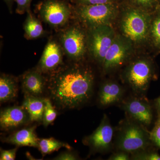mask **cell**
Instances as JSON below:
<instances>
[{"label":"cell","mask_w":160,"mask_h":160,"mask_svg":"<svg viewBox=\"0 0 160 160\" xmlns=\"http://www.w3.org/2000/svg\"><path fill=\"white\" fill-rule=\"evenodd\" d=\"M42 19L55 29H62L73 18L72 5L62 0H44L38 5Z\"/></svg>","instance_id":"7"},{"label":"cell","mask_w":160,"mask_h":160,"mask_svg":"<svg viewBox=\"0 0 160 160\" xmlns=\"http://www.w3.org/2000/svg\"><path fill=\"white\" fill-rule=\"evenodd\" d=\"M158 0H127V4L152 12L156 9Z\"/></svg>","instance_id":"24"},{"label":"cell","mask_w":160,"mask_h":160,"mask_svg":"<svg viewBox=\"0 0 160 160\" xmlns=\"http://www.w3.org/2000/svg\"><path fill=\"white\" fill-rule=\"evenodd\" d=\"M119 0H71L74 5H98V4H107V3L118 2Z\"/></svg>","instance_id":"26"},{"label":"cell","mask_w":160,"mask_h":160,"mask_svg":"<svg viewBox=\"0 0 160 160\" xmlns=\"http://www.w3.org/2000/svg\"><path fill=\"white\" fill-rule=\"evenodd\" d=\"M29 119V115L22 106L8 107L1 111L0 126L2 129L9 130L24 125Z\"/></svg>","instance_id":"14"},{"label":"cell","mask_w":160,"mask_h":160,"mask_svg":"<svg viewBox=\"0 0 160 160\" xmlns=\"http://www.w3.org/2000/svg\"><path fill=\"white\" fill-rule=\"evenodd\" d=\"M149 42L155 49L160 51V10L158 9L152 13Z\"/></svg>","instance_id":"20"},{"label":"cell","mask_w":160,"mask_h":160,"mask_svg":"<svg viewBox=\"0 0 160 160\" xmlns=\"http://www.w3.org/2000/svg\"><path fill=\"white\" fill-rule=\"evenodd\" d=\"M152 12L127 4L121 13L120 12L121 34L134 46L147 42L149 40Z\"/></svg>","instance_id":"2"},{"label":"cell","mask_w":160,"mask_h":160,"mask_svg":"<svg viewBox=\"0 0 160 160\" xmlns=\"http://www.w3.org/2000/svg\"><path fill=\"white\" fill-rule=\"evenodd\" d=\"M5 2L7 4L10 12H12V6H13V3L15 2V0H4Z\"/></svg>","instance_id":"32"},{"label":"cell","mask_w":160,"mask_h":160,"mask_svg":"<svg viewBox=\"0 0 160 160\" xmlns=\"http://www.w3.org/2000/svg\"><path fill=\"white\" fill-rule=\"evenodd\" d=\"M150 138L152 144L160 149V117H158L154 127L149 132Z\"/></svg>","instance_id":"25"},{"label":"cell","mask_w":160,"mask_h":160,"mask_svg":"<svg viewBox=\"0 0 160 160\" xmlns=\"http://www.w3.org/2000/svg\"><path fill=\"white\" fill-rule=\"evenodd\" d=\"M64 52L59 42L49 40L46 45L37 69L42 73H52L62 66Z\"/></svg>","instance_id":"12"},{"label":"cell","mask_w":160,"mask_h":160,"mask_svg":"<svg viewBox=\"0 0 160 160\" xmlns=\"http://www.w3.org/2000/svg\"><path fill=\"white\" fill-rule=\"evenodd\" d=\"M62 147H65L68 149H71V146L69 144L51 138L40 139L38 148L43 155L45 156L55 151H57Z\"/></svg>","instance_id":"21"},{"label":"cell","mask_w":160,"mask_h":160,"mask_svg":"<svg viewBox=\"0 0 160 160\" xmlns=\"http://www.w3.org/2000/svg\"><path fill=\"white\" fill-rule=\"evenodd\" d=\"M35 129V126H33L21 129L10 135L4 141L18 146H27L38 148L40 139L36 134Z\"/></svg>","instance_id":"16"},{"label":"cell","mask_w":160,"mask_h":160,"mask_svg":"<svg viewBox=\"0 0 160 160\" xmlns=\"http://www.w3.org/2000/svg\"><path fill=\"white\" fill-rule=\"evenodd\" d=\"M125 93V88L117 81L106 80L100 86L99 103L104 107L119 104L124 99Z\"/></svg>","instance_id":"13"},{"label":"cell","mask_w":160,"mask_h":160,"mask_svg":"<svg viewBox=\"0 0 160 160\" xmlns=\"http://www.w3.org/2000/svg\"><path fill=\"white\" fill-rule=\"evenodd\" d=\"M27 17L23 24L25 37L27 40L39 38L45 34L42 23L32 14L31 10L27 12Z\"/></svg>","instance_id":"18"},{"label":"cell","mask_w":160,"mask_h":160,"mask_svg":"<svg viewBox=\"0 0 160 160\" xmlns=\"http://www.w3.org/2000/svg\"><path fill=\"white\" fill-rule=\"evenodd\" d=\"M62 1H67V2H68V1H69V0H62ZM69 1H71V0H69Z\"/></svg>","instance_id":"34"},{"label":"cell","mask_w":160,"mask_h":160,"mask_svg":"<svg viewBox=\"0 0 160 160\" xmlns=\"http://www.w3.org/2000/svg\"><path fill=\"white\" fill-rule=\"evenodd\" d=\"M156 9L160 10V0H158V5Z\"/></svg>","instance_id":"33"},{"label":"cell","mask_w":160,"mask_h":160,"mask_svg":"<svg viewBox=\"0 0 160 160\" xmlns=\"http://www.w3.org/2000/svg\"><path fill=\"white\" fill-rule=\"evenodd\" d=\"M115 130L107 115L105 114L98 127L83 140L84 144L94 152L109 151L113 146Z\"/></svg>","instance_id":"11"},{"label":"cell","mask_w":160,"mask_h":160,"mask_svg":"<svg viewBox=\"0 0 160 160\" xmlns=\"http://www.w3.org/2000/svg\"><path fill=\"white\" fill-rule=\"evenodd\" d=\"M119 3L72 5L73 18L87 30L103 25H111L118 18Z\"/></svg>","instance_id":"4"},{"label":"cell","mask_w":160,"mask_h":160,"mask_svg":"<svg viewBox=\"0 0 160 160\" xmlns=\"http://www.w3.org/2000/svg\"><path fill=\"white\" fill-rule=\"evenodd\" d=\"M17 148L10 149V150H3L1 149V160H13L15 159Z\"/></svg>","instance_id":"28"},{"label":"cell","mask_w":160,"mask_h":160,"mask_svg":"<svg viewBox=\"0 0 160 160\" xmlns=\"http://www.w3.org/2000/svg\"><path fill=\"white\" fill-rule=\"evenodd\" d=\"M156 77L154 63L152 59L146 57L131 59L122 74L124 83L133 94L140 95H145L150 83Z\"/></svg>","instance_id":"5"},{"label":"cell","mask_w":160,"mask_h":160,"mask_svg":"<svg viewBox=\"0 0 160 160\" xmlns=\"http://www.w3.org/2000/svg\"><path fill=\"white\" fill-rule=\"evenodd\" d=\"M157 147H152L146 150L131 155L130 159L136 160H160V155L158 153Z\"/></svg>","instance_id":"22"},{"label":"cell","mask_w":160,"mask_h":160,"mask_svg":"<svg viewBox=\"0 0 160 160\" xmlns=\"http://www.w3.org/2000/svg\"><path fill=\"white\" fill-rule=\"evenodd\" d=\"M150 132L146 127L126 118L115 132L113 146L116 151L131 155L155 146L150 138Z\"/></svg>","instance_id":"3"},{"label":"cell","mask_w":160,"mask_h":160,"mask_svg":"<svg viewBox=\"0 0 160 160\" xmlns=\"http://www.w3.org/2000/svg\"><path fill=\"white\" fill-rule=\"evenodd\" d=\"M59 43L64 53L74 62H79L88 53L87 30L79 23L68 25L62 29Z\"/></svg>","instance_id":"6"},{"label":"cell","mask_w":160,"mask_h":160,"mask_svg":"<svg viewBox=\"0 0 160 160\" xmlns=\"http://www.w3.org/2000/svg\"><path fill=\"white\" fill-rule=\"evenodd\" d=\"M87 30L88 52L102 66L116 33L111 25H103Z\"/></svg>","instance_id":"9"},{"label":"cell","mask_w":160,"mask_h":160,"mask_svg":"<svg viewBox=\"0 0 160 160\" xmlns=\"http://www.w3.org/2000/svg\"><path fill=\"white\" fill-rule=\"evenodd\" d=\"M44 101L45 107L43 115V122L44 126L46 127L54 121L56 118L57 113L49 99L45 98Z\"/></svg>","instance_id":"23"},{"label":"cell","mask_w":160,"mask_h":160,"mask_svg":"<svg viewBox=\"0 0 160 160\" xmlns=\"http://www.w3.org/2000/svg\"><path fill=\"white\" fill-rule=\"evenodd\" d=\"M42 74L37 69L29 70L23 74L22 86L26 95L39 97L42 94L46 81Z\"/></svg>","instance_id":"15"},{"label":"cell","mask_w":160,"mask_h":160,"mask_svg":"<svg viewBox=\"0 0 160 160\" xmlns=\"http://www.w3.org/2000/svg\"><path fill=\"white\" fill-rule=\"evenodd\" d=\"M152 104L157 113L158 117H160V96L154 100Z\"/></svg>","instance_id":"31"},{"label":"cell","mask_w":160,"mask_h":160,"mask_svg":"<svg viewBox=\"0 0 160 160\" xmlns=\"http://www.w3.org/2000/svg\"><path fill=\"white\" fill-rule=\"evenodd\" d=\"M133 47L129 40L121 34H117L103 61V72L109 74L126 65L131 59Z\"/></svg>","instance_id":"8"},{"label":"cell","mask_w":160,"mask_h":160,"mask_svg":"<svg viewBox=\"0 0 160 160\" xmlns=\"http://www.w3.org/2000/svg\"><path fill=\"white\" fill-rule=\"evenodd\" d=\"M77 155L71 152H62L55 158L54 160H74L78 159Z\"/></svg>","instance_id":"30"},{"label":"cell","mask_w":160,"mask_h":160,"mask_svg":"<svg viewBox=\"0 0 160 160\" xmlns=\"http://www.w3.org/2000/svg\"><path fill=\"white\" fill-rule=\"evenodd\" d=\"M94 82L91 68L79 62L62 66L50 73L47 87L58 106L72 109L84 105L90 99Z\"/></svg>","instance_id":"1"},{"label":"cell","mask_w":160,"mask_h":160,"mask_svg":"<svg viewBox=\"0 0 160 160\" xmlns=\"http://www.w3.org/2000/svg\"><path fill=\"white\" fill-rule=\"evenodd\" d=\"M22 106L27 111L29 120L32 122L43 121L45 107L44 99L26 95L23 102Z\"/></svg>","instance_id":"17"},{"label":"cell","mask_w":160,"mask_h":160,"mask_svg":"<svg viewBox=\"0 0 160 160\" xmlns=\"http://www.w3.org/2000/svg\"><path fill=\"white\" fill-rule=\"evenodd\" d=\"M32 0H15L17 5L16 12L19 14H24L30 10V6Z\"/></svg>","instance_id":"27"},{"label":"cell","mask_w":160,"mask_h":160,"mask_svg":"<svg viewBox=\"0 0 160 160\" xmlns=\"http://www.w3.org/2000/svg\"><path fill=\"white\" fill-rule=\"evenodd\" d=\"M130 154L128 152L121 151H116L109 158V160H129L130 159Z\"/></svg>","instance_id":"29"},{"label":"cell","mask_w":160,"mask_h":160,"mask_svg":"<svg viewBox=\"0 0 160 160\" xmlns=\"http://www.w3.org/2000/svg\"><path fill=\"white\" fill-rule=\"evenodd\" d=\"M119 105L129 119L147 128L152 123L154 107L145 95L133 94L123 99Z\"/></svg>","instance_id":"10"},{"label":"cell","mask_w":160,"mask_h":160,"mask_svg":"<svg viewBox=\"0 0 160 160\" xmlns=\"http://www.w3.org/2000/svg\"><path fill=\"white\" fill-rule=\"evenodd\" d=\"M18 91L17 80L12 76L2 74L0 77V101L5 102L16 97Z\"/></svg>","instance_id":"19"}]
</instances>
